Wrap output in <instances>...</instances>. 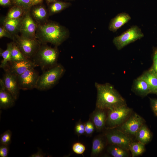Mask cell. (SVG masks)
<instances>
[{
  "mask_svg": "<svg viewBox=\"0 0 157 157\" xmlns=\"http://www.w3.org/2000/svg\"><path fill=\"white\" fill-rule=\"evenodd\" d=\"M154 56L157 58V49H156L154 51Z\"/></svg>",
  "mask_w": 157,
  "mask_h": 157,
  "instance_id": "b9f144b4",
  "label": "cell"
},
{
  "mask_svg": "<svg viewBox=\"0 0 157 157\" xmlns=\"http://www.w3.org/2000/svg\"><path fill=\"white\" fill-rule=\"evenodd\" d=\"M144 36L141 30L138 26L134 25L123 33L120 35L114 37L113 43L118 50Z\"/></svg>",
  "mask_w": 157,
  "mask_h": 157,
  "instance_id": "8992f818",
  "label": "cell"
},
{
  "mask_svg": "<svg viewBox=\"0 0 157 157\" xmlns=\"http://www.w3.org/2000/svg\"><path fill=\"white\" fill-rule=\"evenodd\" d=\"M10 58V62L17 61L27 59L24 56L13 41L11 51Z\"/></svg>",
  "mask_w": 157,
  "mask_h": 157,
  "instance_id": "83f0119b",
  "label": "cell"
},
{
  "mask_svg": "<svg viewBox=\"0 0 157 157\" xmlns=\"http://www.w3.org/2000/svg\"><path fill=\"white\" fill-rule=\"evenodd\" d=\"M30 10L27 11L23 16L20 33L22 36L31 39H36L37 24L31 16Z\"/></svg>",
  "mask_w": 157,
  "mask_h": 157,
  "instance_id": "8fae6325",
  "label": "cell"
},
{
  "mask_svg": "<svg viewBox=\"0 0 157 157\" xmlns=\"http://www.w3.org/2000/svg\"><path fill=\"white\" fill-rule=\"evenodd\" d=\"M156 94H157V92L156 93Z\"/></svg>",
  "mask_w": 157,
  "mask_h": 157,
  "instance_id": "ee69618b",
  "label": "cell"
},
{
  "mask_svg": "<svg viewBox=\"0 0 157 157\" xmlns=\"http://www.w3.org/2000/svg\"><path fill=\"white\" fill-rule=\"evenodd\" d=\"M33 5H36L40 4L43 1V0H30Z\"/></svg>",
  "mask_w": 157,
  "mask_h": 157,
  "instance_id": "ab89813d",
  "label": "cell"
},
{
  "mask_svg": "<svg viewBox=\"0 0 157 157\" xmlns=\"http://www.w3.org/2000/svg\"><path fill=\"white\" fill-rule=\"evenodd\" d=\"M151 69L157 74V58L153 56V65Z\"/></svg>",
  "mask_w": 157,
  "mask_h": 157,
  "instance_id": "74e56055",
  "label": "cell"
},
{
  "mask_svg": "<svg viewBox=\"0 0 157 157\" xmlns=\"http://www.w3.org/2000/svg\"><path fill=\"white\" fill-rule=\"evenodd\" d=\"M85 124V133L87 135H91L94 130L95 126L91 120L86 122Z\"/></svg>",
  "mask_w": 157,
  "mask_h": 157,
  "instance_id": "1f68e13d",
  "label": "cell"
},
{
  "mask_svg": "<svg viewBox=\"0 0 157 157\" xmlns=\"http://www.w3.org/2000/svg\"><path fill=\"white\" fill-rule=\"evenodd\" d=\"M144 119L136 113L130 116L119 127V129L128 135L135 136L144 124Z\"/></svg>",
  "mask_w": 157,
  "mask_h": 157,
  "instance_id": "30bf717a",
  "label": "cell"
},
{
  "mask_svg": "<svg viewBox=\"0 0 157 157\" xmlns=\"http://www.w3.org/2000/svg\"><path fill=\"white\" fill-rule=\"evenodd\" d=\"M39 5L33 6L30 13L37 24H42L47 22L49 14L44 6Z\"/></svg>",
  "mask_w": 157,
  "mask_h": 157,
  "instance_id": "2e32d148",
  "label": "cell"
},
{
  "mask_svg": "<svg viewBox=\"0 0 157 157\" xmlns=\"http://www.w3.org/2000/svg\"><path fill=\"white\" fill-rule=\"evenodd\" d=\"M106 123L113 128L121 125L130 116L132 109L126 105L108 110Z\"/></svg>",
  "mask_w": 157,
  "mask_h": 157,
  "instance_id": "52a82bcc",
  "label": "cell"
},
{
  "mask_svg": "<svg viewBox=\"0 0 157 157\" xmlns=\"http://www.w3.org/2000/svg\"><path fill=\"white\" fill-rule=\"evenodd\" d=\"M37 67L33 61L30 59L9 62L4 69L17 76L26 70Z\"/></svg>",
  "mask_w": 157,
  "mask_h": 157,
  "instance_id": "7c38bea8",
  "label": "cell"
},
{
  "mask_svg": "<svg viewBox=\"0 0 157 157\" xmlns=\"http://www.w3.org/2000/svg\"><path fill=\"white\" fill-rule=\"evenodd\" d=\"M129 150L133 157L139 156L145 151V144L139 142H132L129 145Z\"/></svg>",
  "mask_w": 157,
  "mask_h": 157,
  "instance_id": "4316f807",
  "label": "cell"
},
{
  "mask_svg": "<svg viewBox=\"0 0 157 157\" xmlns=\"http://www.w3.org/2000/svg\"><path fill=\"white\" fill-rule=\"evenodd\" d=\"M12 132L9 130L3 133L0 136V144L9 145L11 142Z\"/></svg>",
  "mask_w": 157,
  "mask_h": 157,
  "instance_id": "f546056e",
  "label": "cell"
},
{
  "mask_svg": "<svg viewBox=\"0 0 157 157\" xmlns=\"http://www.w3.org/2000/svg\"><path fill=\"white\" fill-rule=\"evenodd\" d=\"M65 72L64 67L59 64L44 71L39 77L35 88L40 91L50 89L57 83Z\"/></svg>",
  "mask_w": 157,
  "mask_h": 157,
  "instance_id": "277c9868",
  "label": "cell"
},
{
  "mask_svg": "<svg viewBox=\"0 0 157 157\" xmlns=\"http://www.w3.org/2000/svg\"><path fill=\"white\" fill-rule=\"evenodd\" d=\"M95 86L97 93V108L108 110L126 105L124 99L110 83L96 82Z\"/></svg>",
  "mask_w": 157,
  "mask_h": 157,
  "instance_id": "7a4b0ae2",
  "label": "cell"
},
{
  "mask_svg": "<svg viewBox=\"0 0 157 157\" xmlns=\"http://www.w3.org/2000/svg\"><path fill=\"white\" fill-rule=\"evenodd\" d=\"M132 90L137 94L145 96L151 93L150 87L147 82L139 77L133 81Z\"/></svg>",
  "mask_w": 157,
  "mask_h": 157,
  "instance_id": "ac0fdd59",
  "label": "cell"
},
{
  "mask_svg": "<svg viewBox=\"0 0 157 157\" xmlns=\"http://www.w3.org/2000/svg\"><path fill=\"white\" fill-rule=\"evenodd\" d=\"M13 42L7 44L6 49L4 51L0 49V56L3 59L1 62L0 67L3 69L6 67L8 63L10 61L11 51Z\"/></svg>",
  "mask_w": 157,
  "mask_h": 157,
  "instance_id": "484cf974",
  "label": "cell"
},
{
  "mask_svg": "<svg viewBox=\"0 0 157 157\" xmlns=\"http://www.w3.org/2000/svg\"><path fill=\"white\" fill-rule=\"evenodd\" d=\"M73 151L77 154H81L85 151V146L80 142L74 143L72 147Z\"/></svg>",
  "mask_w": 157,
  "mask_h": 157,
  "instance_id": "4dcf8cb0",
  "label": "cell"
},
{
  "mask_svg": "<svg viewBox=\"0 0 157 157\" xmlns=\"http://www.w3.org/2000/svg\"><path fill=\"white\" fill-rule=\"evenodd\" d=\"M15 100L6 88L2 79H0V109H7L13 107Z\"/></svg>",
  "mask_w": 157,
  "mask_h": 157,
  "instance_id": "5bb4252c",
  "label": "cell"
},
{
  "mask_svg": "<svg viewBox=\"0 0 157 157\" xmlns=\"http://www.w3.org/2000/svg\"><path fill=\"white\" fill-rule=\"evenodd\" d=\"M69 31L57 23L47 22L37 24L35 38L42 44L50 43L56 46L61 44L69 36Z\"/></svg>",
  "mask_w": 157,
  "mask_h": 157,
  "instance_id": "6da1fadb",
  "label": "cell"
},
{
  "mask_svg": "<svg viewBox=\"0 0 157 157\" xmlns=\"http://www.w3.org/2000/svg\"><path fill=\"white\" fill-rule=\"evenodd\" d=\"M135 136L138 142L145 144L151 140L152 135L148 127L144 124L138 130Z\"/></svg>",
  "mask_w": 157,
  "mask_h": 157,
  "instance_id": "44dd1931",
  "label": "cell"
},
{
  "mask_svg": "<svg viewBox=\"0 0 157 157\" xmlns=\"http://www.w3.org/2000/svg\"><path fill=\"white\" fill-rule=\"evenodd\" d=\"M131 18L128 13H119L111 20L109 25L108 29L110 31L115 32L118 29L129 21Z\"/></svg>",
  "mask_w": 157,
  "mask_h": 157,
  "instance_id": "e0dca14e",
  "label": "cell"
},
{
  "mask_svg": "<svg viewBox=\"0 0 157 157\" xmlns=\"http://www.w3.org/2000/svg\"><path fill=\"white\" fill-rule=\"evenodd\" d=\"M3 37H7L13 40L14 36L11 34L1 26L0 27V38Z\"/></svg>",
  "mask_w": 157,
  "mask_h": 157,
  "instance_id": "836d02e7",
  "label": "cell"
},
{
  "mask_svg": "<svg viewBox=\"0 0 157 157\" xmlns=\"http://www.w3.org/2000/svg\"><path fill=\"white\" fill-rule=\"evenodd\" d=\"M4 86L14 98L17 100L19 95V88L17 76L7 71H5L2 79Z\"/></svg>",
  "mask_w": 157,
  "mask_h": 157,
  "instance_id": "4fadbf2b",
  "label": "cell"
},
{
  "mask_svg": "<svg viewBox=\"0 0 157 157\" xmlns=\"http://www.w3.org/2000/svg\"><path fill=\"white\" fill-rule=\"evenodd\" d=\"M104 146V142L102 138L99 137L95 138L92 142L91 156H98L102 151Z\"/></svg>",
  "mask_w": 157,
  "mask_h": 157,
  "instance_id": "cb8c5ba5",
  "label": "cell"
},
{
  "mask_svg": "<svg viewBox=\"0 0 157 157\" xmlns=\"http://www.w3.org/2000/svg\"><path fill=\"white\" fill-rule=\"evenodd\" d=\"M12 4L11 0H0V5L2 6H8Z\"/></svg>",
  "mask_w": 157,
  "mask_h": 157,
  "instance_id": "f35d334b",
  "label": "cell"
},
{
  "mask_svg": "<svg viewBox=\"0 0 157 157\" xmlns=\"http://www.w3.org/2000/svg\"><path fill=\"white\" fill-rule=\"evenodd\" d=\"M71 5L70 3L58 1L51 3L49 8V15L58 13Z\"/></svg>",
  "mask_w": 157,
  "mask_h": 157,
  "instance_id": "7402d4cb",
  "label": "cell"
},
{
  "mask_svg": "<svg viewBox=\"0 0 157 157\" xmlns=\"http://www.w3.org/2000/svg\"><path fill=\"white\" fill-rule=\"evenodd\" d=\"M108 152L114 157H127L129 156L128 150L115 144H111L108 148Z\"/></svg>",
  "mask_w": 157,
  "mask_h": 157,
  "instance_id": "603a6c76",
  "label": "cell"
},
{
  "mask_svg": "<svg viewBox=\"0 0 157 157\" xmlns=\"http://www.w3.org/2000/svg\"><path fill=\"white\" fill-rule=\"evenodd\" d=\"M40 75L35 68L29 69L17 76L19 88L28 90L35 88Z\"/></svg>",
  "mask_w": 157,
  "mask_h": 157,
  "instance_id": "9c48e42d",
  "label": "cell"
},
{
  "mask_svg": "<svg viewBox=\"0 0 157 157\" xmlns=\"http://www.w3.org/2000/svg\"><path fill=\"white\" fill-rule=\"evenodd\" d=\"M66 0L73 1V0Z\"/></svg>",
  "mask_w": 157,
  "mask_h": 157,
  "instance_id": "7bdbcfd3",
  "label": "cell"
},
{
  "mask_svg": "<svg viewBox=\"0 0 157 157\" xmlns=\"http://www.w3.org/2000/svg\"><path fill=\"white\" fill-rule=\"evenodd\" d=\"M59 0H46V2L47 3L50 4L58 1Z\"/></svg>",
  "mask_w": 157,
  "mask_h": 157,
  "instance_id": "60d3db41",
  "label": "cell"
},
{
  "mask_svg": "<svg viewBox=\"0 0 157 157\" xmlns=\"http://www.w3.org/2000/svg\"><path fill=\"white\" fill-rule=\"evenodd\" d=\"M9 146L0 144V157H7L9 151Z\"/></svg>",
  "mask_w": 157,
  "mask_h": 157,
  "instance_id": "e575fe53",
  "label": "cell"
},
{
  "mask_svg": "<svg viewBox=\"0 0 157 157\" xmlns=\"http://www.w3.org/2000/svg\"><path fill=\"white\" fill-rule=\"evenodd\" d=\"M75 130L78 136L83 135L85 133V124L81 122H78L76 125Z\"/></svg>",
  "mask_w": 157,
  "mask_h": 157,
  "instance_id": "d6a6232c",
  "label": "cell"
},
{
  "mask_svg": "<svg viewBox=\"0 0 157 157\" xmlns=\"http://www.w3.org/2000/svg\"><path fill=\"white\" fill-rule=\"evenodd\" d=\"M106 110L96 108L91 115V120L97 130H101L105 126L107 117Z\"/></svg>",
  "mask_w": 157,
  "mask_h": 157,
  "instance_id": "9a60e30c",
  "label": "cell"
},
{
  "mask_svg": "<svg viewBox=\"0 0 157 157\" xmlns=\"http://www.w3.org/2000/svg\"><path fill=\"white\" fill-rule=\"evenodd\" d=\"M13 5L18 6L26 11H30L34 5L30 0H11Z\"/></svg>",
  "mask_w": 157,
  "mask_h": 157,
  "instance_id": "f1b7e54d",
  "label": "cell"
},
{
  "mask_svg": "<svg viewBox=\"0 0 157 157\" xmlns=\"http://www.w3.org/2000/svg\"><path fill=\"white\" fill-rule=\"evenodd\" d=\"M150 100L151 108L155 115L157 116V99L150 98Z\"/></svg>",
  "mask_w": 157,
  "mask_h": 157,
  "instance_id": "d590c367",
  "label": "cell"
},
{
  "mask_svg": "<svg viewBox=\"0 0 157 157\" xmlns=\"http://www.w3.org/2000/svg\"><path fill=\"white\" fill-rule=\"evenodd\" d=\"M23 16L17 18L3 19L2 26L13 35L18 34L20 33Z\"/></svg>",
  "mask_w": 157,
  "mask_h": 157,
  "instance_id": "d6986e66",
  "label": "cell"
},
{
  "mask_svg": "<svg viewBox=\"0 0 157 157\" xmlns=\"http://www.w3.org/2000/svg\"><path fill=\"white\" fill-rule=\"evenodd\" d=\"M45 156V154L43 152L41 149H39L36 152L32 154L30 157H44Z\"/></svg>",
  "mask_w": 157,
  "mask_h": 157,
  "instance_id": "8d00e7d4",
  "label": "cell"
},
{
  "mask_svg": "<svg viewBox=\"0 0 157 157\" xmlns=\"http://www.w3.org/2000/svg\"><path fill=\"white\" fill-rule=\"evenodd\" d=\"M139 77L144 80L149 85L151 93L157 92V74L151 68L144 72Z\"/></svg>",
  "mask_w": 157,
  "mask_h": 157,
  "instance_id": "ffe728a7",
  "label": "cell"
},
{
  "mask_svg": "<svg viewBox=\"0 0 157 157\" xmlns=\"http://www.w3.org/2000/svg\"><path fill=\"white\" fill-rule=\"evenodd\" d=\"M59 54L57 47L53 48L41 43L32 60L44 71L57 64Z\"/></svg>",
  "mask_w": 157,
  "mask_h": 157,
  "instance_id": "3957f363",
  "label": "cell"
},
{
  "mask_svg": "<svg viewBox=\"0 0 157 157\" xmlns=\"http://www.w3.org/2000/svg\"><path fill=\"white\" fill-rule=\"evenodd\" d=\"M13 41L24 56L30 60L32 59L41 44L36 39H30L18 34L14 35Z\"/></svg>",
  "mask_w": 157,
  "mask_h": 157,
  "instance_id": "5b68a950",
  "label": "cell"
},
{
  "mask_svg": "<svg viewBox=\"0 0 157 157\" xmlns=\"http://www.w3.org/2000/svg\"><path fill=\"white\" fill-rule=\"evenodd\" d=\"M106 136L111 144L118 145L128 151L130 144L133 142L130 136L119 129L111 130L106 133Z\"/></svg>",
  "mask_w": 157,
  "mask_h": 157,
  "instance_id": "ba28073f",
  "label": "cell"
},
{
  "mask_svg": "<svg viewBox=\"0 0 157 157\" xmlns=\"http://www.w3.org/2000/svg\"><path fill=\"white\" fill-rule=\"evenodd\" d=\"M27 11L18 6L13 5L9 10L4 19L17 18L23 17Z\"/></svg>",
  "mask_w": 157,
  "mask_h": 157,
  "instance_id": "d4e9b609",
  "label": "cell"
}]
</instances>
